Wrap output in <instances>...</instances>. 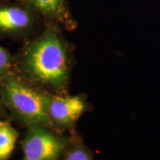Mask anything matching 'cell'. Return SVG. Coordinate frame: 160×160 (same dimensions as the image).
<instances>
[{"mask_svg": "<svg viewBox=\"0 0 160 160\" xmlns=\"http://www.w3.org/2000/svg\"><path fill=\"white\" fill-rule=\"evenodd\" d=\"M46 113L54 131L64 133L75 131L78 120L91 110L84 93L77 95H57L48 93L46 98Z\"/></svg>", "mask_w": 160, "mask_h": 160, "instance_id": "obj_5", "label": "cell"}, {"mask_svg": "<svg viewBox=\"0 0 160 160\" xmlns=\"http://www.w3.org/2000/svg\"><path fill=\"white\" fill-rule=\"evenodd\" d=\"M19 133L8 121H0V160H7L15 148Z\"/></svg>", "mask_w": 160, "mask_h": 160, "instance_id": "obj_7", "label": "cell"}, {"mask_svg": "<svg viewBox=\"0 0 160 160\" xmlns=\"http://www.w3.org/2000/svg\"><path fill=\"white\" fill-rule=\"evenodd\" d=\"M71 139V133L65 136L37 124L28 126L22 143V160H63Z\"/></svg>", "mask_w": 160, "mask_h": 160, "instance_id": "obj_4", "label": "cell"}, {"mask_svg": "<svg viewBox=\"0 0 160 160\" xmlns=\"http://www.w3.org/2000/svg\"><path fill=\"white\" fill-rule=\"evenodd\" d=\"M71 133V142L63 160H93L91 151L86 147L77 132Z\"/></svg>", "mask_w": 160, "mask_h": 160, "instance_id": "obj_8", "label": "cell"}, {"mask_svg": "<svg viewBox=\"0 0 160 160\" xmlns=\"http://www.w3.org/2000/svg\"><path fill=\"white\" fill-rule=\"evenodd\" d=\"M37 12L45 22L57 24L62 29L72 31L77 22L65 0H18Z\"/></svg>", "mask_w": 160, "mask_h": 160, "instance_id": "obj_6", "label": "cell"}, {"mask_svg": "<svg viewBox=\"0 0 160 160\" xmlns=\"http://www.w3.org/2000/svg\"><path fill=\"white\" fill-rule=\"evenodd\" d=\"M5 108V106L3 104L1 98H0V117H3L6 115Z\"/></svg>", "mask_w": 160, "mask_h": 160, "instance_id": "obj_10", "label": "cell"}, {"mask_svg": "<svg viewBox=\"0 0 160 160\" xmlns=\"http://www.w3.org/2000/svg\"><path fill=\"white\" fill-rule=\"evenodd\" d=\"M45 21L18 0H0V39L27 41L42 31Z\"/></svg>", "mask_w": 160, "mask_h": 160, "instance_id": "obj_3", "label": "cell"}, {"mask_svg": "<svg viewBox=\"0 0 160 160\" xmlns=\"http://www.w3.org/2000/svg\"><path fill=\"white\" fill-rule=\"evenodd\" d=\"M13 71V57L0 45V78Z\"/></svg>", "mask_w": 160, "mask_h": 160, "instance_id": "obj_9", "label": "cell"}, {"mask_svg": "<svg viewBox=\"0 0 160 160\" xmlns=\"http://www.w3.org/2000/svg\"><path fill=\"white\" fill-rule=\"evenodd\" d=\"M47 93L13 71L0 78V98L13 117L23 125H41L53 130L46 113Z\"/></svg>", "mask_w": 160, "mask_h": 160, "instance_id": "obj_2", "label": "cell"}, {"mask_svg": "<svg viewBox=\"0 0 160 160\" xmlns=\"http://www.w3.org/2000/svg\"><path fill=\"white\" fill-rule=\"evenodd\" d=\"M57 24L45 22L34 37L24 42L13 57V71L40 91L68 94L73 66V46Z\"/></svg>", "mask_w": 160, "mask_h": 160, "instance_id": "obj_1", "label": "cell"}]
</instances>
